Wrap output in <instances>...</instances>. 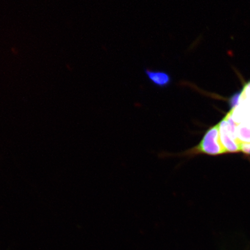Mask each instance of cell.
<instances>
[{
	"label": "cell",
	"mask_w": 250,
	"mask_h": 250,
	"mask_svg": "<svg viewBox=\"0 0 250 250\" xmlns=\"http://www.w3.org/2000/svg\"><path fill=\"white\" fill-rule=\"evenodd\" d=\"M231 109L228 114L235 127V135L240 145L250 143V80L230 99Z\"/></svg>",
	"instance_id": "obj_1"
},
{
	"label": "cell",
	"mask_w": 250,
	"mask_h": 250,
	"mask_svg": "<svg viewBox=\"0 0 250 250\" xmlns=\"http://www.w3.org/2000/svg\"><path fill=\"white\" fill-rule=\"evenodd\" d=\"M227 154L221 142L218 124L209 128L203 136L201 142L193 147L177 154L166 155V156L193 158L197 155L217 156Z\"/></svg>",
	"instance_id": "obj_2"
},
{
	"label": "cell",
	"mask_w": 250,
	"mask_h": 250,
	"mask_svg": "<svg viewBox=\"0 0 250 250\" xmlns=\"http://www.w3.org/2000/svg\"><path fill=\"white\" fill-rule=\"evenodd\" d=\"M221 142L227 153L241 151L235 135L233 122L228 114L218 124Z\"/></svg>",
	"instance_id": "obj_3"
},
{
	"label": "cell",
	"mask_w": 250,
	"mask_h": 250,
	"mask_svg": "<svg viewBox=\"0 0 250 250\" xmlns=\"http://www.w3.org/2000/svg\"><path fill=\"white\" fill-rule=\"evenodd\" d=\"M145 72L149 82L158 88H166L172 83V77L167 72L149 68H146Z\"/></svg>",
	"instance_id": "obj_4"
},
{
	"label": "cell",
	"mask_w": 250,
	"mask_h": 250,
	"mask_svg": "<svg viewBox=\"0 0 250 250\" xmlns=\"http://www.w3.org/2000/svg\"><path fill=\"white\" fill-rule=\"evenodd\" d=\"M240 150L245 154L250 155V143L242 144L240 145Z\"/></svg>",
	"instance_id": "obj_5"
}]
</instances>
